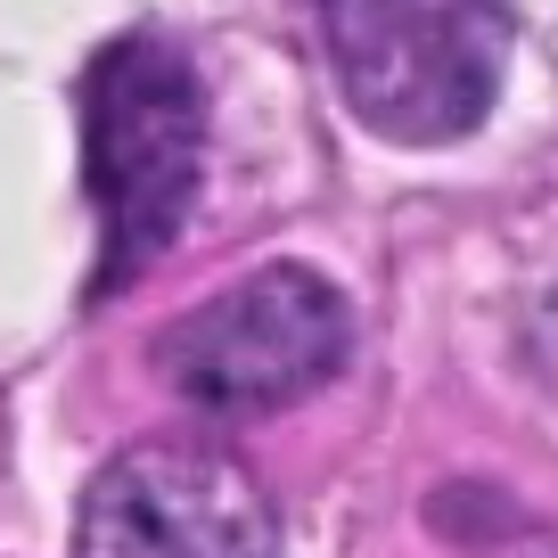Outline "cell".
<instances>
[{
	"instance_id": "obj_2",
	"label": "cell",
	"mask_w": 558,
	"mask_h": 558,
	"mask_svg": "<svg viewBox=\"0 0 558 558\" xmlns=\"http://www.w3.org/2000/svg\"><path fill=\"white\" fill-rule=\"evenodd\" d=\"M320 34L345 107L411 148L476 132L509 66L501 0H320Z\"/></svg>"
},
{
	"instance_id": "obj_1",
	"label": "cell",
	"mask_w": 558,
	"mask_h": 558,
	"mask_svg": "<svg viewBox=\"0 0 558 558\" xmlns=\"http://www.w3.org/2000/svg\"><path fill=\"white\" fill-rule=\"evenodd\" d=\"M206 165V90L173 34H116L83 74V173L99 206V296L165 255Z\"/></svg>"
},
{
	"instance_id": "obj_4",
	"label": "cell",
	"mask_w": 558,
	"mask_h": 558,
	"mask_svg": "<svg viewBox=\"0 0 558 558\" xmlns=\"http://www.w3.org/2000/svg\"><path fill=\"white\" fill-rule=\"evenodd\" d=\"M74 558H279V518L214 444H132L83 493Z\"/></svg>"
},
{
	"instance_id": "obj_3",
	"label": "cell",
	"mask_w": 558,
	"mask_h": 558,
	"mask_svg": "<svg viewBox=\"0 0 558 558\" xmlns=\"http://www.w3.org/2000/svg\"><path fill=\"white\" fill-rule=\"evenodd\" d=\"M353 353V313L320 271L271 263V271L222 288L181 329H165L157 369L181 402L206 418H263L320 395Z\"/></svg>"
}]
</instances>
